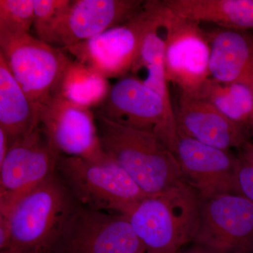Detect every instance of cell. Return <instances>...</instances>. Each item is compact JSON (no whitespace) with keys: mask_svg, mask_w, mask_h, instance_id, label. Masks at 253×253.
<instances>
[{"mask_svg":"<svg viewBox=\"0 0 253 253\" xmlns=\"http://www.w3.org/2000/svg\"><path fill=\"white\" fill-rule=\"evenodd\" d=\"M94 114L105 154L146 194H160L184 180L175 155L157 136Z\"/></svg>","mask_w":253,"mask_h":253,"instance_id":"6da1fadb","label":"cell"},{"mask_svg":"<svg viewBox=\"0 0 253 253\" xmlns=\"http://www.w3.org/2000/svg\"><path fill=\"white\" fill-rule=\"evenodd\" d=\"M199 204V194L183 180L145 198L127 217L146 253H176L194 239Z\"/></svg>","mask_w":253,"mask_h":253,"instance_id":"7a4b0ae2","label":"cell"},{"mask_svg":"<svg viewBox=\"0 0 253 253\" xmlns=\"http://www.w3.org/2000/svg\"><path fill=\"white\" fill-rule=\"evenodd\" d=\"M55 174L18 200L6 214L11 244L2 253L48 252L58 231L76 204Z\"/></svg>","mask_w":253,"mask_h":253,"instance_id":"3957f363","label":"cell"},{"mask_svg":"<svg viewBox=\"0 0 253 253\" xmlns=\"http://www.w3.org/2000/svg\"><path fill=\"white\" fill-rule=\"evenodd\" d=\"M57 169L76 202L84 207L129 215L149 195L117 162L60 156Z\"/></svg>","mask_w":253,"mask_h":253,"instance_id":"277c9868","label":"cell"},{"mask_svg":"<svg viewBox=\"0 0 253 253\" xmlns=\"http://www.w3.org/2000/svg\"><path fill=\"white\" fill-rule=\"evenodd\" d=\"M167 11L163 1L148 0L140 12L127 22L63 49L104 78L120 79L131 72L145 37Z\"/></svg>","mask_w":253,"mask_h":253,"instance_id":"5b68a950","label":"cell"},{"mask_svg":"<svg viewBox=\"0 0 253 253\" xmlns=\"http://www.w3.org/2000/svg\"><path fill=\"white\" fill-rule=\"evenodd\" d=\"M48 252L145 253L127 216L96 211L76 203Z\"/></svg>","mask_w":253,"mask_h":253,"instance_id":"8992f818","label":"cell"},{"mask_svg":"<svg viewBox=\"0 0 253 253\" xmlns=\"http://www.w3.org/2000/svg\"><path fill=\"white\" fill-rule=\"evenodd\" d=\"M0 55L37 109L58 94L71 59L31 34L0 36Z\"/></svg>","mask_w":253,"mask_h":253,"instance_id":"52a82bcc","label":"cell"},{"mask_svg":"<svg viewBox=\"0 0 253 253\" xmlns=\"http://www.w3.org/2000/svg\"><path fill=\"white\" fill-rule=\"evenodd\" d=\"M94 112L113 122L153 133L175 153L179 133L174 110L135 76L118 79Z\"/></svg>","mask_w":253,"mask_h":253,"instance_id":"ba28073f","label":"cell"},{"mask_svg":"<svg viewBox=\"0 0 253 253\" xmlns=\"http://www.w3.org/2000/svg\"><path fill=\"white\" fill-rule=\"evenodd\" d=\"M60 156L41 125L10 141L0 163V214L9 212L21 197L54 175Z\"/></svg>","mask_w":253,"mask_h":253,"instance_id":"9c48e42d","label":"cell"},{"mask_svg":"<svg viewBox=\"0 0 253 253\" xmlns=\"http://www.w3.org/2000/svg\"><path fill=\"white\" fill-rule=\"evenodd\" d=\"M193 242L210 253H249L253 248V203L239 194L200 199Z\"/></svg>","mask_w":253,"mask_h":253,"instance_id":"30bf717a","label":"cell"},{"mask_svg":"<svg viewBox=\"0 0 253 253\" xmlns=\"http://www.w3.org/2000/svg\"><path fill=\"white\" fill-rule=\"evenodd\" d=\"M166 28L164 62L168 81L180 92L196 96L211 78V48L206 32L200 23L176 16L169 9Z\"/></svg>","mask_w":253,"mask_h":253,"instance_id":"8fae6325","label":"cell"},{"mask_svg":"<svg viewBox=\"0 0 253 253\" xmlns=\"http://www.w3.org/2000/svg\"><path fill=\"white\" fill-rule=\"evenodd\" d=\"M39 114L40 125L61 156L91 161L108 157L91 109L73 104L58 93L42 106Z\"/></svg>","mask_w":253,"mask_h":253,"instance_id":"7c38bea8","label":"cell"},{"mask_svg":"<svg viewBox=\"0 0 253 253\" xmlns=\"http://www.w3.org/2000/svg\"><path fill=\"white\" fill-rule=\"evenodd\" d=\"M179 133L175 155L183 179L199 194L209 199L223 194H239L237 163L229 151L203 144Z\"/></svg>","mask_w":253,"mask_h":253,"instance_id":"4fadbf2b","label":"cell"},{"mask_svg":"<svg viewBox=\"0 0 253 253\" xmlns=\"http://www.w3.org/2000/svg\"><path fill=\"white\" fill-rule=\"evenodd\" d=\"M143 0H71L55 38L66 48L124 24L144 7Z\"/></svg>","mask_w":253,"mask_h":253,"instance_id":"5bb4252c","label":"cell"},{"mask_svg":"<svg viewBox=\"0 0 253 253\" xmlns=\"http://www.w3.org/2000/svg\"><path fill=\"white\" fill-rule=\"evenodd\" d=\"M174 115L178 132L208 146L229 151L249 141L247 128L197 96L179 91Z\"/></svg>","mask_w":253,"mask_h":253,"instance_id":"9a60e30c","label":"cell"},{"mask_svg":"<svg viewBox=\"0 0 253 253\" xmlns=\"http://www.w3.org/2000/svg\"><path fill=\"white\" fill-rule=\"evenodd\" d=\"M206 34L211 78L222 84H244L253 91V36L221 28Z\"/></svg>","mask_w":253,"mask_h":253,"instance_id":"2e32d148","label":"cell"},{"mask_svg":"<svg viewBox=\"0 0 253 253\" xmlns=\"http://www.w3.org/2000/svg\"><path fill=\"white\" fill-rule=\"evenodd\" d=\"M171 12L224 29L253 30V0H164Z\"/></svg>","mask_w":253,"mask_h":253,"instance_id":"e0dca14e","label":"cell"},{"mask_svg":"<svg viewBox=\"0 0 253 253\" xmlns=\"http://www.w3.org/2000/svg\"><path fill=\"white\" fill-rule=\"evenodd\" d=\"M39 125V111L0 55V128L11 141L31 134Z\"/></svg>","mask_w":253,"mask_h":253,"instance_id":"ac0fdd59","label":"cell"},{"mask_svg":"<svg viewBox=\"0 0 253 253\" xmlns=\"http://www.w3.org/2000/svg\"><path fill=\"white\" fill-rule=\"evenodd\" d=\"M109 79L76 60H71L63 76L59 92L73 104L98 109L111 90Z\"/></svg>","mask_w":253,"mask_h":253,"instance_id":"d6986e66","label":"cell"},{"mask_svg":"<svg viewBox=\"0 0 253 253\" xmlns=\"http://www.w3.org/2000/svg\"><path fill=\"white\" fill-rule=\"evenodd\" d=\"M195 96L208 101L231 121L249 129L253 119V91L247 86L222 84L211 78Z\"/></svg>","mask_w":253,"mask_h":253,"instance_id":"ffe728a7","label":"cell"},{"mask_svg":"<svg viewBox=\"0 0 253 253\" xmlns=\"http://www.w3.org/2000/svg\"><path fill=\"white\" fill-rule=\"evenodd\" d=\"M34 16L33 0H0V36L30 34Z\"/></svg>","mask_w":253,"mask_h":253,"instance_id":"44dd1931","label":"cell"},{"mask_svg":"<svg viewBox=\"0 0 253 253\" xmlns=\"http://www.w3.org/2000/svg\"><path fill=\"white\" fill-rule=\"evenodd\" d=\"M34 23L38 39L54 46L55 38L71 0H33Z\"/></svg>","mask_w":253,"mask_h":253,"instance_id":"7402d4cb","label":"cell"},{"mask_svg":"<svg viewBox=\"0 0 253 253\" xmlns=\"http://www.w3.org/2000/svg\"><path fill=\"white\" fill-rule=\"evenodd\" d=\"M238 189L239 194L253 203V167L239 158L237 163Z\"/></svg>","mask_w":253,"mask_h":253,"instance_id":"603a6c76","label":"cell"},{"mask_svg":"<svg viewBox=\"0 0 253 253\" xmlns=\"http://www.w3.org/2000/svg\"><path fill=\"white\" fill-rule=\"evenodd\" d=\"M11 244V229L8 217L0 215V251L6 252Z\"/></svg>","mask_w":253,"mask_h":253,"instance_id":"cb8c5ba5","label":"cell"},{"mask_svg":"<svg viewBox=\"0 0 253 253\" xmlns=\"http://www.w3.org/2000/svg\"><path fill=\"white\" fill-rule=\"evenodd\" d=\"M240 150H241L240 158L253 167V142L247 141Z\"/></svg>","mask_w":253,"mask_h":253,"instance_id":"d4e9b609","label":"cell"},{"mask_svg":"<svg viewBox=\"0 0 253 253\" xmlns=\"http://www.w3.org/2000/svg\"><path fill=\"white\" fill-rule=\"evenodd\" d=\"M10 140L7 134L0 128V163H2L9 151Z\"/></svg>","mask_w":253,"mask_h":253,"instance_id":"484cf974","label":"cell"},{"mask_svg":"<svg viewBox=\"0 0 253 253\" xmlns=\"http://www.w3.org/2000/svg\"><path fill=\"white\" fill-rule=\"evenodd\" d=\"M186 253H210L207 252V251H205V250L201 249V248L196 247V249L194 250V251H190V252Z\"/></svg>","mask_w":253,"mask_h":253,"instance_id":"4316f807","label":"cell"},{"mask_svg":"<svg viewBox=\"0 0 253 253\" xmlns=\"http://www.w3.org/2000/svg\"><path fill=\"white\" fill-rule=\"evenodd\" d=\"M250 127H253V119L252 121V122H251V125H250L249 128Z\"/></svg>","mask_w":253,"mask_h":253,"instance_id":"83f0119b","label":"cell"},{"mask_svg":"<svg viewBox=\"0 0 253 253\" xmlns=\"http://www.w3.org/2000/svg\"><path fill=\"white\" fill-rule=\"evenodd\" d=\"M249 253H253V248L252 249H251V251H250V252Z\"/></svg>","mask_w":253,"mask_h":253,"instance_id":"f1b7e54d","label":"cell"},{"mask_svg":"<svg viewBox=\"0 0 253 253\" xmlns=\"http://www.w3.org/2000/svg\"></svg>","mask_w":253,"mask_h":253,"instance_id":"f546056e","label":"cell"}]
</instances>
